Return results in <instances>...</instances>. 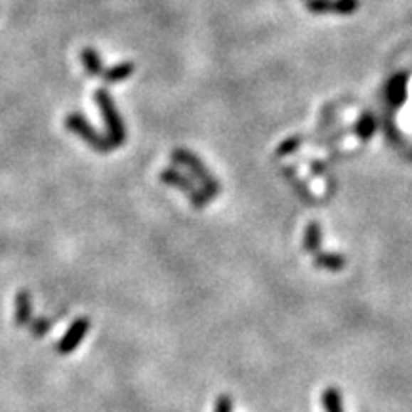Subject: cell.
<instances>
[{
    "label": "cell",
    "instance_id": "1",
    "mask_svg": "<svg viewBox=\"0 0 412 412\" xmlns=\"http://www.w3.org/2000/svg\"><path fill=\"white\" fill-rule=\"evenodd\" d=\"M94 100H96L97 107L102 111L103 122H105V130H107L109 142L113 144V147H120V145L126 144V126L125 119L120 117V113L115 107V102L111 94H109L105 88H97L96 94H94Z\"/></svg>",
    "mask_w": 412,
    "mask_h": 412
},
{
    "label": "cell",
    "instance_id": "2",
    "mask_svg": "<svg viewBox=\"0 0 412 412\" xmlns=\"http://www.w3.org/2000/svg\"><path fill=\"white\" fill-rule=\"evenodd\" d=\"M65 126L67 130L73 132V134H77L84 144H88L92 149L97 151V153H102V155H107V153H111V151L115 149L113 144L109 142V137L100 136L96 132V128L90 125L88 119H86L84 115L80 113L67 115Z\"/></svg>",
    "mask_w": 412,
    "mask_h": 412
},
{
    "label": "cell",
    "instance_id": "3",
    "mask_svg": "<svg viewBox=\"0 0 412 412\" xmlns=\"http://www.w3.org/2000/svg\"><path fill=\"white\" fill-rule=\"evenodd\" d=\"M172 161L178 164V167H184L187 170H191L193 176L201 181V186L204 187V193L208 197H214L220 193V186L216 178H212V174L206 170V167L203 164L201 159H197L195 153H191L189 149H174L172 151Z\"/></svg>",
    "mask_w": 412,
    "mask_h": 412
},
{
    "label": "cell",
    "instance_id": "4",
    "mask_svg": "<svg viewBox=\"0 0 412 412\" xmlns=\"http://www.w3.org/2000/svg\"><path fill=\"white\" fill-rule=\"evenodd\" d=\"M161 181L168 184V186L178 187L179 191H186L191 199L193 206H197V208H203L204 204L208 203L210 199L208 195L203 191V189H199L195 184L191 181V178H187L184 174L176 170V168H167V170H162L161 172Z\"/></svg>",
    "mask_w": 412,
    "mask_h": 412
},
{
    "label": "cell",
    "instance_id": "5",
    "mask_svg": "<svg viewBox=\"0 0 412 412\" xmlns=\"http://www.w3.org/2000/svg\"><path fill=\"white\" fill-rule=\"evenodd\" d=\"M90 330V319L88 317H78L71 323V327L67 329V332L61 336V340L56 346V352L60 355H69L83 344L84 336L88 334Z\"/></svg>",
    "mask_w": 412,
    "mask_h": 412
},
{
    "label": "cell",
    "instance_id": "6",
    "mask_svg": "<svg viewBox=\"0 0 412 412\" xmlns=\"http://www.w3.org/2000/svg\"><path fill=\"white\" fill-rule=\"evenodd\" d=\"M311 14H338L352 16L361 8V0H304Z\"/></svg>",
    "mask_w": 412,
    "mask_h": 412
},
{
    "label": "cell",
    "instance_id": "7",
    "mask_svg": "<svg viewBox=\"0 0 412 412\" xmlns=\"http://www.w3.org/2000/svg\"><path fill=\"white\" fill-rule=\"evenodd\" d=\"M408 97V73L399 71L386 83V102L391 109H399Z\"/></svg>",
    "mask_w": 412,
    "mask_h": 412
},
{
    "label": "cell",
    "instance_id": "8",
    "mask_svg": "<svg viewBox=\"0 0 412 412\" xmlns=\"http://www.w3.org/2000/svg\"><path fill=\"white\" fill-rule=\"evenodd\" d=\"M14 324L18 329H25L29 327V323L33 321V296H31L29 290H19L16 294V300H14Z\"/></svg>",
    "mask_w": 412,
    "mask_h": 412
},
{
    "label": "cell",
    "instance_id": "9",
    "mask_svg": "<svg viewBox=\"0 0 412 412\" xmlns=\"http://www.w3.org/2000/svg\"><path fill=\"white\" fill-rule=\"evenodd\" d=\"M134 71H136V63H132V61H122L119 65H113L111 69H107V71H103L102 78L107 84L122 83L126 78H130Z\"/></svg>",
    "mask_w": 412,
    "mask_h": 412
},
{
    "label": "cell",
    "instance_id": "10",
    "mask_svg": "<svg viewBox=\"0 0 412 412\" xmlns=\"http://www.w3.org/2000/svg\"><path fill=\"white\" fill-rule=\"evenodd\" d=\"M80 60H83L84 69H86L90 77H97V75H103V71H105L102 58H100V54L94 48H84L80 52Z\"/></svg>",
    "mask_w": 412,
    "mask_h": 412
},
{
    "label": "cell",
    "instance_id": "11",
    "mask_svg": "<svg viewBox=\"0 0 412 412\" xmlns=\"http://www.w3.org/2000/svg\"><path fill=\"white\" fill-rule=\"evenodd\" d=\"M374 132H376V120H374V117L371 113L361 115V119L355 125V134L359 136V139L361 142H371Z\"/></svg>",
    "mask_w": 412,
    "mask_h": 412
},
{
    "label": "cell",
    "instance_id": "12",
    "mask_svg": "<svg viewBox=\"0 0 412 412\" xmlns=\"http://www.w3.org/2000/svg\"><path fill=\"white\" fill-rule=\"evenodd\" d=\"M50 329H52V321L46 319V317H36L29 323L31 334L35 336V338H44L50 332Z\"/></svg>",
    "mask_w": 412,
    "mask_h": 412
},
{
    "label": "cell",
    "instance_id": "13",
    "mask_svg": "<svg viewBox=\"0 0 412 412\" xmlns=\"http://www.w3.org/2000/svg\"><path fill=\"white\" fill-rule=\"evenodd\" d=\"M304 144V137L302 136H290L287 137L285 142H282L279 147H277V157H287L290 155V153H294V151L298 149L300 145Z\"/></svg>",
    "mask_w": 412,
    "mask_h": 412
},
{
    "label": "cell",
    "instance_id": "14",
    "mask_svg": "<svg viewBox=\"0 0 412 412\" xmlns=\"http://www.w3.org/2000/svg\"><path fill=\"white\" fill-rule=\"evenodd\" d=\"M216 412H231V399H227L226 395L218 399V405H216Z\"/></svg>",
    "mask_w": 412,
    "mask_h": 412
}]
</instances>
